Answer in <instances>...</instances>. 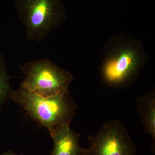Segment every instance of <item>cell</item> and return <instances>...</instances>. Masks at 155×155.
I'll return each mask as SVG.
<instances>
[{"mask_svg": "<svg viewBox=\"0 0 155 155\" xmlns=\"http://www.w3.org/2000/svg\"><path fill=\"white\" fill-rule=\"evenodd\" d=\"M10 98L45 126L51 136L63 127L70 126L76 114L77 106L69 91L44 97L20 87L11 91Z\"/></svg>", "mask_w": 155, "mask_h": 155, "instance_id": "cell-2", "label": "cell"}, {"mask_svg": "<svg viewBox=\"0 0 155 155\" xmlns=\"http://www.w3.org/2000/svg\"><path fill=\"white\" fill-rule=\"evenodd\" d=\"M25 75L20 87L47 97L69 91L73 76L48 59L30 61L20 66Z\"/></svg>", "mask_w": 155, "mask_h": 155, "instance_id": "cell-4", "label": "cell"}, {"mask_svg": "<svg viewBox=\"0 0 155 155\" xmlns=\"http://www.w3.org/2000/svg\"><path fill=\"white\" fill-rule=\"evenodd\" d=\"M105 51L102 76L105 83L112 87L129 85L138 76L147 61L141 44L125 35L111 38Z\"/></svg>", "mask_w": 155, "mask_h": 155, "instance_id": "cell-1", "label": "cell"}, {"mask_svg": "<svg viewBox=\"0 0 155 155\" xmlns=\"http://www.w3.org/2000/svg\"><path fill=\"white\" fill-rule=\"evenodd\" d=\"M53 148L49 155H86V148L79 143L80 135L67 126L51 136Z\"/></svg>", "mask_w": 155, "mask_h": 155, "instance_id": "cell-6", "label": "cell"}, {"mask_svg": "<svg viewBox=\"0 0 155 155\" xmlns=\"http://www.w3.org/2000/svg\"><path fill=\"white\" fill-rule=\"evenodd\" d=\"M11 91L5 59L0 52V110L3 104L10 98Z\"/></svg>", "mask_w": 155, "mask_h": 155, "instance_id": "cell-8", "label": "cell"}, {"mask_svg": "<svg viewBox=\"0 0 155 155\" xmlns=\"http://www.w3.org/2000/svg\"><path fill=\"white\" fill-rule=\"evenodd\" d=\"M136 110L147 133L155 140V93L153 90L137 98Z\"/></svg>", "mask_w": 155, "mask_h": 155, "instance_id": "cell-7", "label": "cell"}, {"mask_svg": "<svg viewBox=\"0 0 155 155\" xmlns=\"http://www.w3.org/2000/svg\"><path fill=\"white\" fill-rule=\"evenodd\" d=\"M14 8L29 41H41L66 18L61 0H16Z\"/></svg>", "mask_w": 155, "mask_h": 155, "instance_id": "cell-3", "label": "cell"}, {"mask_svg": "<svg viewBox=\"0 0 155 155\" xmlns=\"http://www.w3.org/2000/svg\"><path fill=\"white\" fill-rule=\"evenodd\" d=\"M2 155H18L17 154L11 151H8L4 153Z\"/></svg>", "mask_w": 155, "mask_h": 155, "instance_id": "cell-9", "label": "cell"}, {"mask_svg": "<svg viewBox=\"0 0 155 155\" xmlns=\"http://www.w3.org/2000/svg\"><path fill=\"white\" fill-rule=\"evenodd\" d=\"M86 155H136V146L126 128L117 120L104 123L98 131L88 137Z\"/></svg>", "mask_w": 155, "mask_h": 155, "instance_id": "cell-5", "label": "cell"}]
</instances>
